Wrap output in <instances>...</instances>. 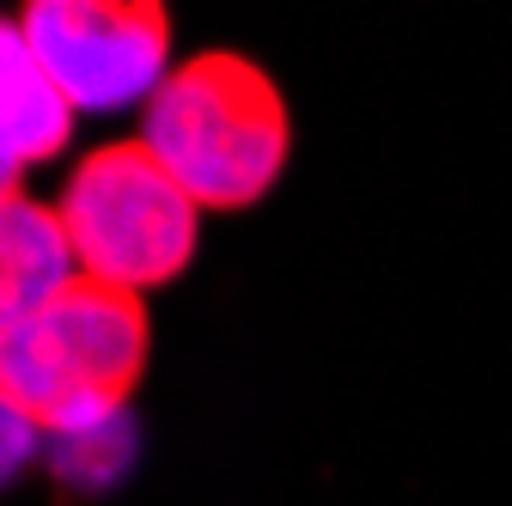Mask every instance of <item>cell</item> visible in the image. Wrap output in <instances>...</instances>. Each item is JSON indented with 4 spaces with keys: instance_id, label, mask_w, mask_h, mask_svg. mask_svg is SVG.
I'll list each match as a JSON object with an SVG mask.
<instances>
[{
    "instance_id": "cell-1",
    "label": "cell",
    "mask_w": 512,
    "mask_h": 506,
    "mask_svg": "<svg viewBox=\"0 0 512 506\" xmlns=\"http://www.w3.org/2000/svg\"><path fill=\"white\" fill-rule=\"evenodd\" d=\"M141 141L202 208H250L287 171L293 116L281 86L238 49H202L147 98Z\"/></svg>"
},
{
    "instance_id": "cell-2",
    "label": "cell",
    "mask_w": 512,
    "mask_h": 506,
    "mask_svg": "<svg viewBox=\"0 0 512 506\" xmlns=\"http://www.w3.org/2000/svg\"><path fill=\"white\" fill-rule=\"evenodd\" d=\"M147 372V305L141 293L68 281L49 305L0 324V397L49 439L86 433L128 409Z\"/></svg>"
},
{
    "instance_id": "cell-3",
    "label": "cell",
    "mask_w": 512,
    "mask_h": 506,
    "mask_svg": "<svg viewBox=\"0 0 512 506\" xmlns=\"http://www.w3.org/2000/svg\"><path fill=\"white\" fill-rule=\"evenodd\" d=\"M55 214L68 226L80 275L104 287L153 293L196 263L202 202L159 165V153L141 135L92 147L74 165Z\"/></svg>"
},
{
    "instance_id": "cell-4",
    "label": "cell",
    "mask_w": 512,
    "mask_h": 506,
    "mask_svg": "<svg viewBox=\"0 0 512 506\" xmlns=\"http://www.w3.org/2000/svg\"><path fill=\"white\" fill-rule=\"evenodd\" d=\"M13 25L74 110H122L171 80L165 0H25Z\"/></svg>"
},
{
    "instance_id": "cell-5",
    "label": "cell",
    "mask_w": 512,
    "mask_h": 506,
    "mask_svg": "<svg viewBox=\"0 0 512 506\" xmlns=\"http://www.w3.org/2000/svg\"><path fill=\"white\" fill-rule=\"evenodd\" d=\"M68 281H80V257L61 214L7 183V202H0V324L49 305Z\"/></svg>"
},
{
    "instance_id": "cell-6",
    "label": "cell",
    "mask_w": 512,
    "mask_h": 506,
    "mask_svg": "<svg viewBox=\"0 0 512 506\" xmlns=\"http://www.w3.org/2000/svg\"><path fill=\"white\" fill-rule=\"evenodd\" d=\"M0 86H7V110H0V159H7V183H19L25 165H43L68 147L74 135V98L49 80V68L31 55L19 25H7L0 43Z\"/></svg>"
},
{
    "instance_id": "cell-7",
    "label": "cell",
    "mask_w": 512,
    "mask_h": 506,
    "mask_svg": "<svg viewBox=\"0 0 512 506\" xmlns=\"http://www.w3.org/2000/svg\"><path fill=\"white\" fill-rule=\"evenodd\" d=\"M128 464H135V421L116 415V421H98L86 433H61L49 439V470L61 488H110Z\"/></svg>"
},
{
    "instance_id": "cell-8",
    "label": "cell",
    "mask_w": 512,
    "mask_h": 506,
    "mask_svg": "<svg viewBox=\"0 0 512 506\" xmlns=\"http://www.w3.org/2000/svg\"><path fill=\"white\" fill-rule=\"evenodd\" d=\"M37 421H25L19 409H7V476H19V464L31 458V446H37Z\"/></svg>"
}]
</instances>
